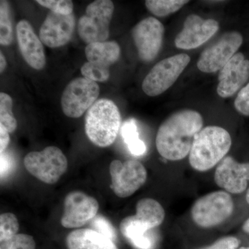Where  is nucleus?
Wrapping results in <instances>:
<instances>
[{
  "label": "nucleus",
  "instance_id": "5701e85b",
  "mask_svg": "<svg viewBox=\"0 0 249 249\" xmlns=\"http://www.w3.org/2000/svg\"><path fill=\"white\" fill-rule=\"evenodd\" d=\"M14 40L12 22L8 1H0V44L3 46L11 45Z\"/></svg>",
  "mask_w": 249,
  "mask_h": 249
},
{
  "label": "nucleus",
  "instance_id": "bb28decb",
  "mask_svg": "<svg viewBox=\"0 0 249 249\" xmlns=\"http://www.w3.org/2000/svg\"><path fill=\"white\" fill-rule=\"evenodd\" d=\"M82 75L84 78L92 80L94 82H103L107 81L109 78V69L105 68V67L98 66L91 62H85L84 65L80 69Z\"/></svg>",
  "mask_w": 249,
  "mask_h": 249
},
{
  "label": "nucleus",
  "instance_id": "72a5a7b5",
  "mask_svg": "<svg viewBox=\"0 0 249 249\" xmlns=\"http://www.w3.org/2000/svg\"><path fill=\"white\" fill-rule=\"evenodd\" d=\"M243 229L245 232H248V233H249V219H247V220L246 221L245 224H244Z\"/></svg>",
  "mask_w": 249,
  "mask_h": 249
},
{
  "label": "nucleus",
  "instance_id": "aec40b11",
  "mask_svg": "<svg viewBox=\"0 0 249 249\" xmlns=\"http://www.w3.org/2000/svg\"><path fill=\"white\" fill-rule=\"evenodd\" d=\"M85 55L88 62L109 69L120 58V46L115 41L94 42L85 47Z\"/></svg>",
  "mask_w": 249,
  "mask_h": 249
},
{
  "label": "nucleus",
  "instance_id": "f3484780",
  "mask_svg": "<svg viewBox=\"0 0 249 249\" xmlns=\"http://www.w3.org/2000/svg\"><path fill=\"white\" fill-rule=\"evenodd\" d=\"M249 78V60L242 53L234 55L219 75L217 91L222 98L233 96Z\"/></svg>",
  "mask_w": 249,
  "mask_h": 249
},
{
  "label": "nucleus",
  "instance_id": "c756f323",
  "mask_svg": "<svg viewBox=\"0 0 249 249\" xmlns=\"http://www.w3.org/2000/svg\"><path fill=\"white\" fill-rule=\"evenodd\" d=\"M234 105L241 114L249 116V83L239 91Z\"/></svg>",
  "mask_w": 249,
  "mask_h": 249
},
{
  "label": "nucleus",
  "instance_id": "9b49d317",
  "mask_svg": "<svg viewBox=\"0 0 249 249\" xmlns=\"http://www.w3.org/2000/svg\"><path fill=\"white\" fill-rule=\"evenodd\" d=\"M243 42L240 33L227 32L201 53L197 67L204 73H214L222 70L236 54Z\"/></svg>",
  "mask_w": 249,
  "mask_h": 249
},
{
  "label": "nucleus",
  "instance_id": "39448f33",
  "mask_svg": "<svg viewBox=\"0 0 249 249\" xmlns=\"http://www.w3.org/2000/svg\"><path fill=\"white\" fill-rule=\"evenodd\" d=\"M114 11V3L110 0H96L88 5L85 14L78 21V32L81 40L88 45L106 42Z\"/></svg>",
  "mask_w": 249,
  "mask_h": 249
},
{
  "label": "nucleus",
  "instance_id": "7ed1b4c3",
  "mask_svg": "<svg viewBox=\"0 0 249 249\" xmlns=\"http://www.w3.org/2000/svg\"><path fill=\"white\" fill-rule=\"evenodd\" d=\"M231 144L227 130L219 126H208L195 137L189 153L190 164L197 171L211 170L224 159Z\"/></svg>",
  "mask_w": 249,
  "mask_h": 249
},
{
  "label": "nucleus",
  "instance_id": "b1692460",
  "mask_svg": "<svg viewBox=\"0 0 249 249\" xmlns=\"http://www.w3.org/2000/svg\"><path fill=\"white\" fill-rule=\"evenodd\" d=\"M13 99L9 94L0 93V125L12 133L18 127V122L12 112Z\"/></svg>",
  "mask_w": 249,
  "mask_h": 249
},
{
  "label": "nucleus",
  "instance_id": "cd10ccee",
  "mask_svg": "<svg viewBox=\"0 0 249 249\" xmlns=\"http://www.w3.org/2000/svg\"><path fill=\"white\" fill-rule=\"evenodd\" d=\"M36 2L55 14L65 16L73 14V4L71 0H37Z\"/></svg>",
  "mask_w": 249,
  "mask_h": 249
},
{
  "label": "nucleus",
  "instance_id": "473e14b6",
  "mask_svg": "<svg viewBox=\"0 0 249 249\" xmlns=\"http://www.w3.org/2000/svg\"><path fill=\"white\" fill-rule=\"evenodd\" d=\"M6 65H7V62H6V58L1 52L0 53V72L1 73L4 71Z\"/></svg>",
  "mask_w": 249,
  "mask_h": 249
},
{
  "label": "nucleus",
  "instance_id": "20e7f679",
  "mask_svg": "<svg viewBox=\"0 0 249 249\" xmlns=\"http://www.w3.org/2000/svg\"><path fill=\"white\" fill-rule=\"evenodd\" d=\"M121 125V116L115 103L107 98L98 100L87 111V137L96 146L106 147L115 142Z\"/></svg>",
  "mask_w": 249,
  "mask_h": 249
},
{
  "label": "nucleus",
  "instance_id": "4be33fe9",
  "mask_svg": "<svg viewBox=\"0 0 249 249\" xmlns=\"http://www.w3.org/2000/svg\"><path fill=\"white\" fill-rule=\"evenodd\" d=\"M188 2L186 0H147L145 6L152 14L163 18L176 12Z\"/></svg>",
  "mask_w": 249,
  "mask_h": 249
},
{
  "label": "nucleus",
  "instance_id": "f257e3e1",
  "mask_svg": "<svg viewBox=\"0 0 249 249\" xmlns=\"http://www.w3.org/2000/svg\"><path fill=\"white\" fill-rule=\"evenodd\" d=\"M204 124L197 111L184 109L174 113L160 124L156 137L159 153L165 160H183L191 152L195 137Z\"/></svg>",
  "mask_w": 249,
  "mask_h": 249
},
{
  "label": "nucleus",
  "instance_id": "a211bd4d",
  "mask_svg": "<svg viewBox=\"0 0 249 249\" xmlns=\"http://www.w3.org/2000/svg\"><path fill=\"white\" fill-rule=\"evenodd\" d=\"M16 34L19 50L28 65L34 70L43 69L46 65L43 45L29 21H19L16 26Z\"/></svg>",
  "mask_w": 249,
  "mask_h": 249
},
{
  "label": "nucleus",
  "instance_id": "6e6552de",
  "mask_svg": "<svg viewBox=\"0 0 249 249\" xmlns=\"http://www.w3.org/2000/svg\"><path fill=\"white\" fill-rule=\"evenodd\" d=\"M190 61L189 55L180 53L158 62L142 82L144 92L152 97L165 92L176 82Z\"/></svg>",
  "mask_w": 249,
  "mask_h": 249
},
{
  "label": "nucleus",
  "instance_id": "c85d7f7f",
  "mask_svg": "<svg viewBox=\"0 0 249 249\" xmlns=\"http://www.w3.org/2000/svg\"><path fill=\"white\" fill-rule=\"evenodd\" d=\"M91 228L103 235L107 236L111 240L114 241L116 238L115 229L113 227L110 222L106 217L101 215H97L91 222Z\"/></svg>",
  "mask_w": 249,
  "mask_h": 249
},
{
  "label": "nucleus",
  "instance_id": "f704fd0d",
  "mask_svg": "<svg viewBox=\"0 0 249 249\" xmlns=\"http://www.w3.org/2000/svg\"><path fill=\"white\" fill-rule=\"evenodd\" d=\"M246 199H247V202L249 204V189L248 191H247V196H246Z\"/></svg>",
  "mask_w": 249,
  "mask_h": 249
},
{
  "label": "nucleus",
  "instance_id": "2f4dec72",
  "mask_svg": "<svg viewBox=\"0 0 249 249\" xmlns=\"http://www.w3.org/2000/svg\"><path fill=\"white\" fill-rule=\"evenodd\" d=\"M10 142L9 132L7 129L0 125V152L4 154Z\"/></svg>",
  "mask_w": 249,
  "mask_h": 249
},
{
  "label": "nucleus",
  "instance_id": "f03ea898",
  "mask_svg": "<svg viewBox=\"0 0 249 249\" xmlns=\"http://www.w3.org/2000/svg\"><path fill=\"white\" fill-rule=\"evenodd\" d=\"M165 215L160 203L151 198H144L137 202L136 214L121 221V233L136 248L152 249L154 242L148 232L160 226Z\"/></svg>",
  "mask_w": 249,
  "mask_h": 249
},
{
  "label": "nucleus",
  "instance_id": "7c9ffc66",
  "mask_svg": "<svg viewBox=\"0 0 249 249\" xmlns=\"http://www.w3.org/2000/svg\"><path fill=\"white\" fill-rule=\"evenodd\" d=\"M240 241L234 237H227L214 242L213 245L201 249H237Z\"/></svg>",
  "mask_w": 249,
  "mask_h": 249
},
{
  "label": "nucleus",
  "instance_id": "a878e982",
  "mask_svg": "<svg viewBox=\"0 0 249 249\" xmlns=\"http://www.w3.org/2000/svg\"><path fill=\"white\" fill-rule=\"evenodd\" d=\"M34 237L27 234L18 233L14 237L0 242V249H36Z\"/></svg>",
  "mask_w": 249,
  "mask_h": 249
},
{
  "label": "nucleus",
  "instance_id": "6ab92c4d",
  "mask_svg": "<svg viewBox=\"0 0 249 249\" xmlns=\"http://www.w3.org/2000/svg\"><path fill=\"white\" fill-rule=\"evenodd\" d=\"M68 249H119L114 241L91 229H76L66 238Z\"/></svg>",
  "mask_w": 249,
  "mask_h": 249
},
{
  "label": "nucleus",
  "instance_id": "ddd939ff",
  "mask_svg": "<svg viewBox=\"0 0 249 249\" xmlns=\"http://www.w3.org/2000/svg\"><path fill=\"white\" fill-rule=\"evenodd\" d=\"M164 31L162 23L155 18H145L136 24L132 35L141 60L146 62L155 60L163 45Z\"/></svg>",
  "mask_w": 249,
  "mask_h": 249
},
{
  "label": "nucleus",
  "instance_id": "dca6fc26",
  "mask_svg": "<svg viewBox=\"0 0 249 249\" xmlns=\"http://www.w3.org/2000/svg\"><path fill=\"white\" fill-rule=\"evenodd\" d=\"M216 184L232 194L247 189L249 181V163H239L231 157L223 159L214 173Z\"/></svg>",
  "mask_w": 249,
  "mask_h": 249
},
{
  "label": "nucleus",
  "instance_id": "393cba45",
  "mask_svg": "<svg viewBox=\"0 0 249 249\" xmlns=\"http://www.w3.org/2000/svg\"><path fill=\"white\" fill-rule=\"evenodd\" d=\"M19 226L18 218L11 213L0 215V242H2L17 235Z\"/></svg>",
  "mask_w": 249,
  "mask_h": 249
},
{
  "label": "nucleus",
  "instance_id": "9d476101",
  "mask_svg": "<svg viewBox=\"0 0 249 249\" xmlns=\"http://www.w3.org/2000/svg\"><path fill=\"white\" fill-rule=\"evenodd\" d=\"M111 188L116 196L126 198L132 196L146 182L147 173L145 166L137 160L122 162L114 160L109 165Z\"/></svg>",
  "mask_w": 249,
  "mask_h": 249
},
{
  "label": "nucleus",
  "instance_id": "1a4fd4ad",
  "mask_svg": "<svg viewBox=\"0 0 249 249\" xmlns=\"http://www.w3.org/2000/svg\"><path fill=\"white\" fill-rule=\"evenodd\" d=\"M100 88L96 82L84 78L72 80L62 93L61 106L65 116L77 119L97 101Z\"/></svg>",
  "mask_w": 249,
  "mask_h": 249
},
{
  "label": "nucleus",
  "instance_id": "f8f14e48",
  "mask_svg": "<svg viewBox=\"0 0 249 249\" xmlns=\"http://www.w3.org/2000/svg\"><path fill=\"white\" fill-rule=\"evenodd\" d=\"M99 204L93 196L81 191L68 193L64 200L62 227L78 229L88 224L98 215Z\"/></svg>",
  "mask_w": 249,
  "mask_h": 249
},
{
  "label": "nucleus",
  "instance_id": "412c9836",
  "mask_svg": "<svg viewBox=\"0 0 249 249\" xmlns=\"http://www.w3.org/2000/svg\"><path fill=\"white\" fill-rule=\"evenodd\" d=\"M121 134L132 155L142 156L146 152V145L139 139L137 124L134 119H129L124 123L121 127Z\"/></svg>",
  "mask_w": 249,
  "mask_h": 249
},
{
  "label": "nucleus",
  "instance_id": "2eb2a0df",
  "mask_svg": "<svg viewBox=\"0 0 249 249\" xmlns=\"http://www.w3.org/2000/svg\"><path fill=\"white\" fill-rule=\"evenodd\" d=\"M75 26L74 14L65 16L51 11L41 25L39 37L44 45L50 48H58L70 42Z\"/></svg>",
  "mask_w": 249,
  "mask_h": 249
},
{
  "label": "nucleus",
  "instance_id": "4468645a",
  "mask_svg": "<svg viewBox=\"0 0 249 249\" xmlns=\"http://www.w3.org/2000/svg\"><path fill=\"white\" fill-rule=\"evenodd\" d=\"M218 29L219 24L214 19H205L197 15H190L183 23L182 30L175 38V46L186 50L197 48L210 40Z\"/></svg>",
  "mask_w": 249,
  "mask_h": 249
},
{
  "label": "nucleus",
  "instance_id": "0eeeda50",
  "mask_svg": "<svg viewBox=\"0 0 249 249\" xmlns=\"http://www.w3.org/2000/svg\"><path fill=\"white\" fill-rule=\"evenodd\" d=\"M231 196L225 191H216L201 196L191 209L193 220L199 227H217L227 220L233 211Z\"/></svg>",
  "mask_w": 249,
  "mask_h": 249
},
{
  "label": "nucleus",
  "instance_id": "423d86ee",
  "mask_svg": "<svg viewBox=\"0 0 249 249\" xmlns=\"http://www.w3.org/2000/svg\"><path fill=\"white\" fill-rule=\"evenodd\" d=\"M26 169L42 182L54 184L67 171L68 160L58 147L49 146L42 151L31 152L24 157Z\"/></svg>",
  "mask_w": 249,
  "mask_h": 249
},
{
  "label": "nucleus",
  "instance_id": "c9c22d12",
  "mask_svg": "<svg viewBox=\"0 0 249 249\" xmlns=\"http://www.w3.org/2000/svg\"><path fill=\"white\" fill-rule=\"evenodd\" d=\"M240 249H249V247H248V248H246V247H242V248Z\"/></svg>",
  "mask_w": 249,
  "mask_h": 249
}]
</instances>
